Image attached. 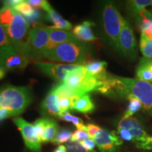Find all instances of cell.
I'll list each match as a JSON object with an SVG mask.
<instances>
[{
  "label": "cell",
  "instance_id": "obj_1",
  "mask_svg": "<svg viewBox=\"0 0 152 152\" xmlns=\"http://www.w3.org/2000/svg\"><path fill=\"white\" fill-rule=\"evenodd\" d=\"M97 92L109 96L127 99L133 96L142 103L144 111L152 116V84L137 78L123 77L108 73Z\"/></svg>",
  "mask_w": 152,
  "mask_h": 152
},
{
  "label": "cell",
  "instance_id": "obj_2",
  "mask_svg": "<svg viewBox=\"0 0 152 152\" xmlns=\"http://www.w3.org/2000/svg\"><path fill=\"white\" fill-rule=\"evenodd\" d=\"M41 54L49 61L74 65H84L88 57L87 49L80 41L60 44L52 48L45 49Z\"/></svg>",
  "mask_w": 152,
  "mask_h": 152
},
{
  "label": "cell",
  "instance_id": "obj_3",
  "mask_svg": "<svg viewBox=\"0 0 152 152\" xmlns=\"http://www.w3.org/2000/svg\"><path fill=\"white\" fill-rule=\"evenodd\" d=\"M107 74L103 77L93 76L87 73L84 66L78 65L68 73L64 84L73 96H80L92 92H97Z\"/></svg>",
  "mask_w": 152,
  "mask_h": 152
},
{
  "label": "cell",
  "instance_id": "obj_4",
  "mask_svg": "<svg viewBox=\"0 0 152 152\" xmlns=\"http://www.w3.org/2000/svg\"><path fill=\"white\" fill-rule=\"evenodd\" d=\"M32 102V94L26 87L7 85L0 89V109L10 111L14 116L20 115Z\"/></svg>",
  "mask_w": 152,
  "mask_h": 152
},
{
  "label": "cell",
  "instance_id": "obj_5",
  "mask_svg": "<svg viewBox=\"0 0 152 152\" xmlns=\"http://www.w3.org/2000/svg\"><path fill=\"white\" fill-rule=\"evenodd\" d=\"M5 30L16 52L28 57L29 60L31 59V49L29 45L30 26L24 17L15 11L12 21Z\"/></svg>",
  "mask_w": 152,
  "mask_h": 152
},
{
  "label": "cell",
  "instance_id": "obj_6",
  "mask_svg": "<svg viewBox=\"0 0 152 152\" xmlns=\"http://www.w3.org/2000/svg\"><path fill=\"white\" fill-rule=\"evenodd\" d=\"M124 20L113 2H107L104 5L102 12L104 31L110 45L116 50Z\"/></svg>",
  "mask_w": 152,
  "mask_h": 152
},
{
  "label": "cell",
  "instance_id": "obj_7",
  "mask_svg": "<svg viewBox=\"0 0 152 152\" xmlns=\"http://www.w3.org/2000/svg\"><path fill=\"white\" fill-rule=\"evenodd\" d=\"M117 128L128 130L133 137V142L138 149L152 150V137L144 130L141 123L136 118H121L118 123Z\"/></svg>",
  "mask_w": 152,
  "mask_h": 152
},
{
  "label": "cell",
  "instance_id": "obj_8",
  "mask_svg": "<svg viewBox=\"0 0 152 152\" xmlns=\"http://www.w3.org/2000/svg\"><path fill=\"white\" fill-rule=\"evenodd\" d=\"M50 37L48 27L36 26L30 30L29 45L31 49L32 58L39 60L42 58L41 53L49 47Z\"/></svg>",
  "mask_w": 152,
  "mask_h": 152
},
{
  "label": "cell",
  "instance_id": "obj_9",
  "mask_svg": "<svg viewBox=\"0 0 152 152\" xmlns=\"http://www.w3.org/2000/svg\"><path fill=\"white\" fill-rule=\"evenodd\" d=\"M117 51L130 60H134L137 55L135 36L130 25L126 20H124L118 42Z\"/></svg>",
  "mask_w": 152,
  "mask_h": 152
},
{
  "label": "cell",
  "instance_id": "obj_10",
  "mask_svg": "<svg viewBox=\"0 0 152 152\" xmlns=\"http://www.w3.org/2000/svg\"><path fill=\"white\" fill-rule=\"evenodd\" d=\"M14 122L21 132L26 147L33 152H40L41 142L36 133L33 124L20 117L15 118Z\"/></svg>",
  "mask_w": 152,
  "mask_h": 152
},
{
  "label": "cell",
  "instance_id": "obj_11",
  "mask_svg": "<svg viewBox=\"0 0 152 152\" xmlns=\"http://www.w3.org/2000/svg\"><path fill=\"white\" fill-rule=\"evenodd\" d=\"M35 65L42 73L49 76L57 82L62 83L66 80L68 73L78 66L74 64H54L49 62H37Z\"/></svg>",
  "mask_w": 152,
  "mask_h": 152
},
{
  "label": "cell",
  "instance_id": "obj_12",
  "mask_svg": "<svg viewBox=\"0 0 152 152\" xmlns=\"http://www.w3.org/2000/svg\"><path fill=\"white\" fill-rule=\"evenodd\" d=\"M96 145L101 152H115L123 141L115 131H109L101 128L94 139Z\"/></svg>",
  "mask_w": 152,
  "mask_h": 152
},
{
  "label": "cell",
  "instance_id": "obj_13",
  "mask_svg": "<svg viewBox=\"0 0 152 152\" xmlns=\"http://www.w3.org/2000/svg\"><path fill=\"white\" fill-rule=\"evenodd\" d=\"M34 128L41 142H52L59 131V126L52 119L41 118L34 123Z\"/></svg>",
  "mask_w": 152,
  "mask_h": 152
},
{
  "label": "cell",
  "instance_id": "obj_14",
  "mask_svg": "<svg viewBox=\"0 0 152 152\" xmlns=\"http://www.w3.org/2000/svg\"><path fill=\"white\" fill-rule=\"evenodd\" d=\"M41 109L47 115L59 118L61 112L58 104V96L54 87L49 91L43 100L41 104Z\"/></svg>",
  "mask_w": 152,
  "mask_h": 152
},
{
  "label": "cell",
  "instance_id": "obj_15",
  "mask_svg": "<svg viewBox=\"0 0 152 152\" xmlns=\"http://www.w3.org/2000/svg\"><path fill=\"white\" fill-rule=\"evenodd\" d=\"M49 30V47L47 49L52 48L56 45L66 42H78V39L71 32L66 30H57L53 28L52 26L48 27Z\"/></svg>",
  "mask_w": 152,
  "mask_h": 152
},
{
  "label": "cell",
  "instance_id": "obj_16",
  "mask_svg": "<svg viewBox=\"0 0 152 152\" xmlns=\"http://www.w3.org/2000/svg\"><path fill=\"white\" fill-rule=\"evenodd\" d=\"M94 26V23L86 20L75 26L73 30V34L79 41L92 42L97 40V38L92 32V27Z\"/></svg>",
  "mask_w": 152,
  "mask_h": 152
},
{
  "label": "cell",
  "instance_id": "obj_17",
  "mask_svg": "<svg viewBox=\"0 0 152 152\" xmlns=\"http://www.w3.org/2000/svg\"><path fill=\"white\" fill-rule=\"evenodd\" d=\"M95 109V106L89 94L73 96L71 98V109L83 113H89Z\"/></svg>",
  "mask_w": 152,
  "mask_h": 152
},
{
  "label": "cell",
  "instance_id": "obj_18",
  "mask_svg": "<svg viewBox=\"0 0 152 152\" xmlns=\"http://www.w3.org/2000/svg\"><path fill=\"white\" fill-rule=\"evenodd\" d=\"M137 78L140 80L152 83V59L142 57L136 69Z\"/></svg>",
  "mask_w": 152,
  "mask_h": 152
},
{
  "label": "cell",
  "instance_id": "obj_19",
  "mask_svg": "<svg viewBox=\"0 0 152 152\" xmlns=\"http://www.w3.org/2000/svg\"><path fill=\"white\" fill-rule=\"evenodd\" d=\"M29 63L28 57L24 55L17 54L7 57L4 60V67L7 70L16 71L23 70Z\"/></svg>",
  "mask_w": 152,
  "mask_h": 152
},
{
  "label": "cell",
  "instance_id": "obj_20",
  "mask_svg": "<svg viewBox=\"0 0 152 152\" xmlns=\"http://www.w3.org/2000/svg\"><path fill=\"white\" fill-rule=\"evenodd\" d=\"M16 54L17 52L11 45L5 29L0 24V55L5 60L7 57Z\"/></svg>",
  "mask_w": 152,
  "mask_h": 152
},
{
  "label": "cell",
  "instance_id": "obj_21",
  "mask_svg": "<svg viewBox=\"0 0 152 152\" xmlns=\"http://www.w3.org/2000/svg\"><path fill=\"white\" fill-rule=\"evenodd\" d=\"M47 19L49 21L53 23L54 26H52V27L53 28H55V29L70 30L72 28V24L71 23L66 20L64 18H62V16L58 14L54 9H52V11L47 13Z\"/></svg>",
  "mask_w": 152,
  "mask_h": 152
},
{
  "label": "cell",
  "instance_id": "obj_22",
  "mask_svg": "<svg viewBox=\"0 0 152 152\" xmlns=\"http://www.w3.org/2000/svg\"><path fill=\"white\" fill-rule=\"evenodd\" d=\"M84 67L86 71L90 75L96 77H103L107 73L106 67L107 63L100 61H92L84 64Z\"/></svg>",
  "mask_w": 152,
  "mask_h": 152
},
{
  "label": "cell",
  "instance_id": "obj_23",
  "mask_svg": "<svg viewBox=\"0 0 152 152\" xmlns=\"http://www.w3.org/2000/svg\"><path fill=\"white\" fill-rule=\"evenodd\" d=\"M14 9L7 6H4V7L0 9V24L4 29L9 27L11 24L14 18Z\"/></svg>",
  "mask_w": 152,
  "mask_h": 152
},
{
  "label": "cell",
  "instance_id": "obj_24",
  "mask_svg": "<svg viewBox=\"0 0 152 152\" xmlns=\"http://www.w3.org/2000/svg\"><path fill=\"white\" fill-rule=\"evenodd\" d=\"M140 48L144 58H152V39L142 34L140 37Z\"/></svg>",
  "mask_w": 152,
  "mask_h": 152
},
{
  "label": "cell",
  "instance_id": "obj_25",
  "mask_svg": "<svg viewBox=\"0 0 152 152\" xmlns=\"http://www.w3.org/2000/svg\"><path fill=\"white\" fill-rule=\"evenodd\" d=\"M127 99L129 100V105L125 111V113L123 114L122 118H128L132 117L133 114L136 112L140 111V109L142 107V103L139 101L137 99L133 97V96H128Z\"/></svg>",
  "mask_w": 152,
  "mask_h": 152
},
{
  "label": "cell",
  "instance_id": "obj_26",
  "mask_svg": "<svg viewBox=\"0 0 152 152\" xmlns=\"http://www.w3.org/2000/svg\"><path fill=\"white\" fill-rule=\"evenodd\" d=\"M128 4L134 15L137 16L140 11L152 7V0H133L129 1Z\"/></svg>",
  "mask_w": 152,
  "mask_h": 152
},
{
  "label": "cell",
  "instance_id": "obj_27",
  "mask_svg": "<svg viewBox=\"0 0 152 152\" xmlns=\"http://www.w3.org/2000/svg\"><path fill=\"white\" fill-rule=\"evenodd\" d=\"M58 118L61 119L63 121H68V122H71L77 128V130L87 131V125H85L83 123V120L78 117L74 116V115H71L68 111L61 113Z\"/></svg>",
  "mask_w": 152,
  "mask_h": 152
},
{
  "label": "cell",
  "instance_id": "obj_28",
  "mask_svg": "<svg viewBox=\"0 0 152 152\" xmlns=\"http://www.w3.org/2000/svg\"><path fill=\"white\" fill-rule=\"evenodd\" d=\"M72 134L73 133L71 129L62 128L58 131L52 142L54 144H61L68 142L69 140H71Z\"/></svg>",
  "mask_w": 152,
  "mask_h": 152
},
{
  "label": "cell",
  "instance_id": "obj_29",
  "mask_svg": "<svg viewBox=\"0 0 152 152\" xmlns=\"http://www.w3.org/2000/svg\"><path fill=\"white\" fill-rule=\"evenodd\" d=\"M17 13H18L19 14H20L23 16L24 18L26 17H29L32 16L35 12V9H34L33 7H31L29 4L26 2V1H22L21 2L19 3L18 4L13 8Z\"/></svg>",
  "mask_w": 152,
  "mask_h": 152
},
{
  "label": "cell",
  "instance_id": "obj_30",
  "mask_svg": "<svg viewBox=\"0 0 152 152\" xmlns=\"http://www.w3.org/2000/svg\"><path fill=\"white\" fill-rule=\"evenodd\" d=\"M140 29L142 34L152 39V18L142 19L140 23Z\"/></svg>",
  "mask_w": 152,
  "mask_h": 152
},
{
  "label": "cell",
  "instance_id": "obj_31",
  "mask_svg": "<svg viewBox=\"0 0 152 152\" xmlns=\"http://www.w3.org/2000/svg\"><path fill=\"white\" fill-rule=\"evenodd\" d=\"M26 2L29 4L33 8L44 9L47 11V13L53 9L52 6L49 4V3L46 0H27Z\"/></svg>",
  "mask_w": 152,
  "mask_h": 152
},
{
  "label": "cell",
  "instance_id": "obj_32",
  "mask_svg": "<svg viewBox=\"0 0 152 152\" xmlns=\"http://www.w3.org/2000/svg\"><path fill=\"white\" fill-rule=\"evenodd\" d=\"M67 152H87L86 149L77 142H68L66 144Z\"/></svg>",
  "mask_w": 152,
  "mask_h": 152
},
{
  "label": "cell",
  "instance_id": "obj_33",
  "mask_svg": "<svg viewBox=\"0 0 152 152\" xmlns=\"http://www.w3.org/2000/svg\"><path fill=\"white\" fill-rule=\"evenodd\" d=\"M89 137H89L88 133H87V131L77 130L73 133V134H72L71 141L80 142L81 141H83V140H87Z\"/></svg>",
  "mask_w": 152,
  "mask_h": 152
},
{
  "label": "cell",
  "instance_id": "obj_34",
  "mask_svg": "<svg viewBox=\"0 0 152 152\" xmlns=\"http://www.w3.org/2000/svg\"><path fill=\"white\" fill-rule=\"evenodd\" d=\"M80 144L87 150V151H94L95 147H96V143L94 140L92 139H87V140H83V141L80 142Z\"/></svg>",
  "mask_w": 152,
  "mask_h": 152
},
{
  "label": "cell",
  "instance_id": "obj_35",
  "mask_svg": "<svg viewBox=\"0 0 152 152\" xmlns=\"http://www.w3.org/2000/svg\"><path fill=\"white\" fill-rule=\"evenodd\" d=\"M101 129V128L98 125L94 124H88L87 125V132L88 133V135L90 137V139L94 140L95 137V135L97 133V132Z\"/></svg>",
  "mask_w": 152,
  "mask_h": 152
},
{
  "label": "cell",
  "instance_id": "obj_36",
  "mask_svg": "<svg viewBox=\"0 0 152 152\" xmlns=\"http://www.w3.org/2000/svg\"><path fill=\"white\" fill-rule=\"evenodd\" d=\"M118 129V134H119L120 137L122 138L123 140H126V141H130L133 142V137L132 134L128 130L123 128H117Z\"/></svg>",
  "mask_w": 152,
  "mask_h": 152
},
{
  "label": "cell",
  "instance_id": "obj_37",
  "mask_svg": "<svg viewBox=\"0 0 152 152\" xmlns=\"http://www.w3.org/2000/svg\"><path fill=\"white\" fill-rule=\"evenodd\" d=\"M41 17L42 13L40 12V11H39L38 9H35V12H34V14L32 15V16H30L29 17H26V18H24L27 20L28 23H33L35 22H37L38 20L41 18Z\"/></svg>",
  "mask_w": 152,
  "mask_h": 152
},
{
  "label": "cell",
  "instance_id": "obj_38",
  "mask_svg": "<svg viewBox=\"0 0 152 152\" xmlns=\"http://www.w3.org/2000/svg\"><path fill=\"white\" fill-rule=\"evenodd\" d=\"M14 116V114L11 113L10 111H7V110L0 109V122L4 121V120L8 118Z\"/></svg>",
  "mask_w": 152,
  "mask_h": 152
},
{
  "label": "cell",
  "instance_id": "obj_39",
  "mask_svg": "<svg viewBox=\"0 0 152 152\" xmlns=\"http://www.w3.org/2000/svg\"><path fill=\"white\" fill-rule=\"evenodd\" d=\"M53 152H67V150L64 145H59Z\"/></svg>",
  "mask_w": 152,
  "mask_h": 152
},
{
  "label": "cell",
  "instance_id": "obj_40",
  "mask_svg": "<svg viewBox=\"0 0 152 152\" xmlns=\"http://www.w3.org/2000/svg\"><path fill=\"white\" fill-rule=\"evenodd\" d=\"M7 70L4 66H0V80L4 77Z\"/></svg>",
  "mask_w": 152,
  "mask_h": 152
},
{
  "label": "cell",
  "instance_id": "obj_41",
  "mask_svg": "<svg viewBox=\"0 0 152 152\" xmlns=\"http://www.w3.org/2000/svg\"><path fill=\"white\" fill-rule=\"evenodd\" d=\"M0 66H4V59L3 57L0 55Z\"/></svg>",
  "mask_w": 152,
  "mask_h": 152
},
{
  "label": "cell",
  "instance_id": "obj_42",
  "mask_svg": "<svg viewBox=\"0 0 152 152\" xmlns=\"http://www.w3.org/2000/svg\"><path fill=\"white\" fill-rule=\"evenodd\" d=\"M90 152H95V151H90Z\"/></svg>",
  "mask_w": 152,
  "mask_h": 152
}]
</instances>
